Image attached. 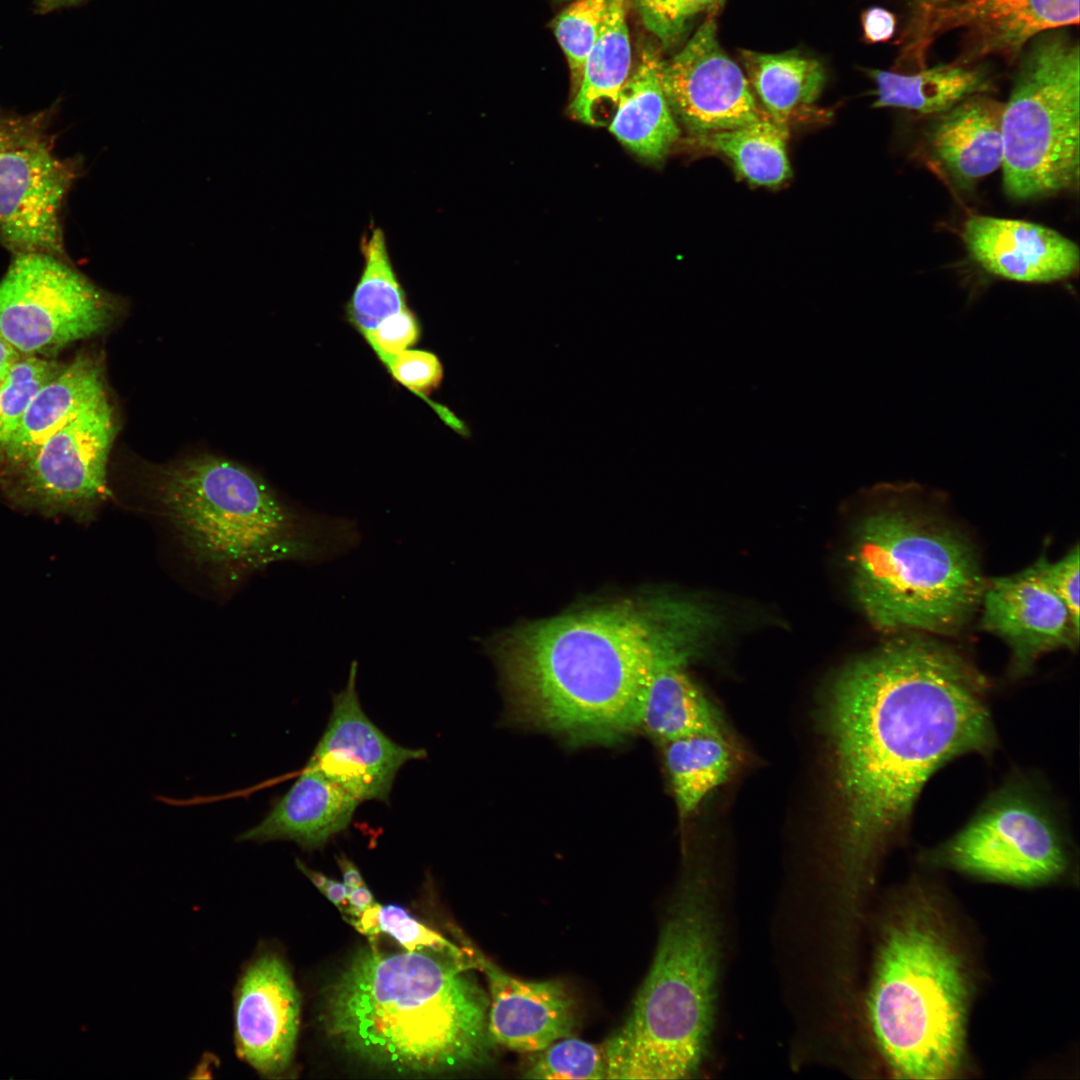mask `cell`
<instances>
[{"label":"cell","mask_w":1080,"mask_h":1080,"mask_svg":"<svg viewBox=\"0 0 1080 1080\" xmlns=\"http://www.w3.org/2000/svg\"><path fill=\"white\" fill-rule=\"evenodd\" d=\"M360 803L319 771L305 767L290 789L240 841H292L305 850L323 848L346 831Z\"/></svg>","instance_id":"21"},{"label":"cell","mask_w":1080,"mask_h":1080,"mask_svg":"<svg viewBox=\"0 0 1080 1080\" xmlns=\"http://www.w3.org/2000/svg\"><path fill=\"white\" fill-rule=\"evenodd\" d=\"M357 666L351 663L346 685L333 696L327 727L306 766L359 803L388 802L400 768L424 759L427 752L394 742L365 714L356 690Z\"/></svg>","instance_id":"14"},{"label":"cell","mask_w":1080,"mask_h":1080,"mask_svg":"<svg viewBox=\"0 0 1080 1080\" xmlns=\"http://www.w3.org/2000/svg\"><path fill=\"white\" fill-rule=\"evenodd\" d=\"M718 627L700 604L648 596L524 625L490 649L522 716L575 741L611 742L639 728L654 674L688 664Z\"/></svg>","instance_id":"2"},{"label":"cell","mask_w":1080,"mask_h":1080,"mask_svg":"<svg viewBox=\"0 0 1080 1080\" xmlns=\"http://www.w3.org/2000/svg\"><path fill=\"white\" fill-rule=\"evenodd\" d=\"M661 60L653 47L641 48L608 127L625 147L648 162L662 161L680 136L660 82Z\"/></svg>","instance_id":"23"},{"label":"cell","mask_w":1080,"mask_h":1080,"mask_svg":"<svg viewBox=\"0 0 1080 1080\" xmlns=\"http://www.w3.org/2000/svg\"><path fill=\"white\" fill-rule=\"evenodd\" d=\"M863 37L866 42L888 41L894 34L896 18L893 13L882 7H870L861 15Z\"/></svg>","instance_id":"39"},{"label":"cell","mask_w":1080,"mask_h":1080,"mask_svg":"<svg viewBox=\"0 0 1080 1080\" xmlns=\"http://www.w3.org/2000/svg\"><path fill=\"white\" fill-rule=\"evenodd\" d=\"M725 0H673L677 23L683 31L686 23L694 16L713 12L718 9Z\"/></svg>","instance_id":"40"},{"label":"cell","mask_w":1080,"mask_h":1080,"mask_svg":"<svg viewBox=\"0 0 1080 1080\" xmlns=\"http://www.w3.org/2000/svg\"><path fill=\"white\" fill-rule=\"evenodd\" d=\"M635 4L646 28L663 44L673 43L682 33L673 0H635Z\"/></svg>","instance_id":"38"},{"label":"cell","mask_w":1080,"mask_h":1080,"mask_svg":"<svg viewBox=\"0 0 1080 1080\" xmlns=\"http://www.w3.org/2000/svg\"><path fill=\"white\" fill-rule=\"evenodd\" d=\"M149 498L188 557L216 581L236 583L282 561L309 565L358 547L355 520L285 502L259 475L198 455L152 468Z\"/></svg>","instance_id":"4"},{"label":"cell","mask_w":1080,"mask_h":1080,"mask_svg":"<svg viewBox=\"0 0 1080 1080\" xmlns=\"http://www.w3.org/2000/svg\"><path fill=\"white\" fill-rule=\"evenodd\" d=\"M21 355L13 346L0 337V382Z\"/></svg>","instance_id":"44"},{"label":"cell","mask_w":1080,"mask_h":1080,"mask_svg":"<svg viewBox=\"0 0 1080 1080\" xmlns=\"http://www.w3.org/2000/svg\"><path fill=\"white\" fill-rule=\"evenodd\" d=\"M659 76L674 117L692 137L769 118L742 69L720 45L713 17L672 58L661 60Z\"/></svg>","instance_id":"13"},{"label":"cell","mask_w":1080,"mask_h":1080,"mask_svg":"<svg viewBox=\"0 0 1080 1080\" xmlns=\"http://www.w3.org/2000/svg\"><path fill=\"white\" fill-rule=\"evenodd\" d=\"M348 920H351V925L361 934L374 937L384 933L407 951L428 950L457 960L472 961L467 947H458L396 905L382 906L375 903L359 917Z\"/></svg>","instance_id":"31"},{"label":"cell","mask_w":1080,"mask_h":1080,"mask_svg":"<svg viewBox=\"0 0 1080 1080\" xmlns=\"http://www.w3.org/2000/svg\"><path fill=\"white\" fill-rule=\"evenodd\" d=\"M685 666L659 669L643 698L639 728L661 744L695 734H724L718 712Z\"/></svg>","instance_id":"26"},{"label":"cell","mask_w":1080,"mask_h":1080,"mask_svg":"<svg viewBox=\"0 0 1080 1080\" xmlns=\"http://www.w3.org/2000/svg\"><path fill=\"white\" fill-rule=\"evenodd\" d=\"M748 82L768 117L779 124L808 118L826 83L822 63L797 50L762 53L742 49Z\"/></svg>","instance_id":"24"},{"label":"cell","mask_w":1080,"mask_h":1080,"mask_svg":"<svg viewBox=\"0 0 1080 1080\" xmlns=\"http://www.w3.org/2000/svg\"><path fill=\"white\" fill-rule=\"evenodd\" d=\"M850 560L857 603L884 632L956 631L979 605L985 586L964 540L904 510L865 518Z\"/></svg>","instance_id":"7"},{"label":"cell","mask_w":1080,"mask_h":1080,"mask_svg":"<svg viewBox=\"0 0 1080 1080\" xmlns=\"http://www.w3.org/2000/svg\"><path fill=\"white\" fill-rule=\"evenodd\" d=\"M969 983L936 912L905 905L884 926L867 994L875 1043L899 1078L951 1077L962 1063Z\"/></svg>","instance_id":"6"},{"label":"cell","mask_w":1080,"mask_h":1080,"mask_svg":"<svg viewBox=\"0 0 1080 1080\" xmlns=\"http://www.w3.org/2000/svg\"><path fill=\"white\" fill-rule=\"evenodd\" d=\"M116 424L106 397L50 436L25 461L0 473V490L19 509L91 521L108 496L107 461Z\"/></svg>","instance_id":"12"},{"label":"cell","mask_w":1080,"mask_h":1080,"mask_svg":"<svg viewBox=\"0 0 1080 1080\" xmlns=\"http://www.w3.org/2000/svg\"><path fill=\"white\" fill-rule=\"evenodd\" d=\"M300 999L280 956L262 951L243 969L234 996L238 1056L264 1077L287 1072L294 1057Z\"/></svg>","instance_id":"15"},{"label":"cell","mask_w":1080,"mask_h":1080,"mask_svg":"<svg viewBox=\"0 0 1080 1080\" xmlns=\"http://www.w3.org/2000/svg\"><path fill=\"white\" fill-rule=\"evenodd\" d=\"M319 891L336 905L340 911H343L347 904L349 892V888L344 883L329 878L325 886Z\"/></svg>","instance_id":"43"},{"label":"cell","mask_w":1080,"mask_h":1080,"mask_svg":"<svg viewBox=\"0 0 1080 1080\" xmlns=\"http://www.w3.org/2000/svg\"><path fill=\"white\" fill-rule=\"evenodd\" d=\"M1003 103L978 94L936 115L926 128L922 152L927 165L961 192L971 191L1002 166Z\"/></svg>","instance_id":"19"},{"label":"cell","mask_w":1080,"mask_h":1080,"mask_svg":"<svg viewBox=\"0 0 1080 1080\" xmlns=\"http://www.w3.org/2000/svg\"><path fill=\"white\" fill-rule=\"evenodd\" d=\"M719 932L712 880L705 870L689 873L628 1017L602 1044L607 1079L676 1080L697 1072L714 1024Z\"/></svg>","instance_id":"5"},{"label":"cell","mask_w":1080,"mask_h":1080,"mask_svg":"<svg viewBox=\"0 0 1080 1080\" xmlns=\"http://www.w3.org/2000/svg\"><path fill=\"white\" fill-rule=\"evenodd\" d=\"M63 365L41 356L21 355L0 382V451L19 426L37 392Z\"/></svg>","instance_id":"33"},{"label":"cell","mask_w":1080,"mask_h":1080,"mask_svg":"<svg viewBox=\"0 0 1080 1080\" xmlns=\"http://www.w3.org/2000/svg\"><path fill=\"white\" fill-rule=\"evenodd\" d=\"M467 949L488 982V1028L495 1044L532 1054L573 1034L576 1005L561 981L517 978L479 950Z\"/></svg>","instance_id":"17"},{"label":"cell","mask_w":1080,"mask_h":1080,"mask_svg":"<svg viewBox=\"0 0 1080 1080\" xmlns=\"http://www.w3.org/2000/svg\"><path fill=\"white\" fill-rule=\"evenodd\" d=\"M364 267L347 305V316L363 336L406 308L405 292L390 260L385 235L374 228L362 240Z\"/></svg>","instance_id":"30"},{"label":"cell","mask_w":1080,"mask_h":1080,"mask_svg":"<svg viewBox=\"0 0 1080 1080\" xmlns=\"http://www.w3.org/2000/svg\"><path fill=\"white\" fill-rule=\"evenodd\" d=\"M867 73L876 85L874 108H901L925 115H939L991 89L988 72L966 64H944L910 74L879 69Z\"/></svg>","instance_id":"25"},{"label":"cell","mask_w":1080,"mask_h":1080,"mask_svg":"<svg viewBox=\"0 0 1080 1080\" xmlns=\"http://www.w3.org/2000/svg\"><path fill=\"white\" fill-rule=\"evenodd\" d=\"M789 127L770 118L729 130L692 137L697 146L724 156L748 183L778 187L791 176L787 154Z\"/></svg>","instance_id":"28"},{"label":"cell","mask_w":1080,"mask_h":1080,"mask_svg":"<svg viewBox=\"0 0 1080 1080\" xmlns=\"http://www.w3.org/2000/svg\"><path fill=\"white\" fill-rule=\"evenodd\" d=\"M961 238L970 258L986 273L1003 280L1050 284L1078 272L1077 244L1038 223L972 215L962 226Z\"/></svg>","instance_id":"18"},{"label":"cell","mask_w":1080,"mask_h":1080,"mask_svg":"<svg viewBox=\"0 0 1080 1080\" xmlns=\"http://www.w3.org/2000/svg\"><path fill=\"white\" fill-rule=\"evenodd\" d=\"M420 335L419 321L408 307L384 319L363 338L383 363L416 344Z\"/></svg>","instance_id":"36"},{"label":"cell","mask_w":1080,"mask_h":1080,"mask_svg":"<svg viewBox=\"0 0 1080 1080\" xmlns=\"http://www.w3.org/2000/svg\"><path fill=\"white\" fill-rule=\"evenodd\" d=\"M1040 571L1067 606L1073 623L1079 629V547L1076 545L1063 558L1049 562L1045 558L1037 561Z\"/></svg>","instance_id":"37"},{"label":"cell","mask_w":1080,"mask_h":1080,"mask_svg":"<svg viewBox=\"0 0 1080 1080\" xmlns=\"http://www.w3.org/2000/svg\"><path fill=\"white\" fill-rule=\"evenodd\" d=\"M391 376L411 392L429 403L440 417L457 433L469 435L467 425L449 409L428 400L427 395L437 389L443 378L439 358L425 350H404L383 362Z\"/></svg>","instance_id":"35"},{"label":"cell","mask_w":1080,"mask_h":1080,"mask_svg":"<svg viewBox=\"0 0 1080 1080\" xmlns=\"http://www.w3.org/2000/svg\"><path fill=\"white\" fill-rule=\"evenodd\" d=\"M106 397L101 361L87 352L78 354L32 399L19 426L0 451V473L25 461L50 436Z\"/></svg>","instance_id":"22"},{"label":"cell","mask_w":1080,"mask_h":1080,"mask_svg":"<svg viewBox=\"0 0 1080 1080\" xmlns=\"http://www.w3.org/2000/svg\"><path fill=\"white\" fill-rule=\"evenodd\" d=\"M984 676L956 651L901 636L848 664L825 704L837 804L841 904L854 913L878 863L901 842L930 777L990 755L997 736Z\"/></svg>","instance_id":"1"},{"label":"cell","mask_w":1080,"mask_h":1080,"mask_svg":"<svg viewBox=\"0 0 1080 1080\" xmlns=\"http://www.w3.org/2000/svg\"><path fill=\"white\" fill-rule=\"evenodd\" d=\"M1080 54L1063 33H1042L1026 51L1003 104V189L1015 201L1077 190Z\"/></svg>","instance_id":"8"},{"label":"cell","mask_w":1080,"mask_h":1080,"mask_svg":"<svg viewBox=\"0 0 1080 1080\" xmlns=\"http://www.w3.org/2000/svg\"><path fill=\"white\" fill-rule=\"evenodd\" d=\"M930 18V32L964 28L973 55L1014 56L1046 31L1077 25L1079 0H937Z\"/></svg>","instance_id":"20"},{"label":"cell","mask_w":1080,"mask_h":1080,"mask_svg":"<svg viewBox=\"0 0 1080 1080\" xmlns=\"http://www.w3.org/2000/svg\"><path fill=\"white\" fill-rule=\"evenodd\" d=\"M123 306L65 258L13 253L0 279V337L22 355L48 357L104 331Z\"/></svg>","instance_id":"10"},{"label":"cell","mask_w":1080,"mask_h":1080,"mask_svg":"<svg viewBox=\"0 0 1080 1080\" xmlns=\"http://www.w3.org/2000/svg\"><path fill=\"white\" fill-rule=\"evenodd\" d=\"M527 1079H607L601 1045L567 1036L532 1053L522 1071Z\"/></svg>","instance_id":"32"},{"label":"cell","mask_w":1080,"mask_h":1080,"mask_svg":"<svg viewBox=\"0 0 1080 1080\" xmlns=\"http://www.w3.org/2000/svg\"><path fill=\"white\" fill-rule=\"evenodd\" d=\"M48 122V112L11 115L0 138V240L66 259L62 209L82 167L56 153Z\"/></svg>","instance_id":"11"},{"label":"cell","mask_w":1080,"mask_h":1080,"mask_svg":"<svg viewBox=\"0 0 1080 1080\" xmlns=\"http://www.w3.org/2000/svg\"><path fill=\"white\" fill-rule=\"evenodd\" d=\"M81 0H37L36 9L39 13H49L53 10L75 4Z\"/></svg>","instance_id":"45"},{"label":"cell","mask_w":1080,"mask_h":1080,"mask_svg":"<svg viewBox=\"0 0 1080 1080\" xmlns=\"http://www.w3.org/2000/svg\"><path fill=\"white\" fill-rule=\"evenodd\" d=\"M433 951L358 953L326 992L329 1035L357 1058L400 1074L433 1075L485 1063L493 1041L489 996L473 961Z\"/></svg>","instance_id":"3"},{"label":"cell","mask_w":1080,"mask_h":1080,"mask_svg":"<svg viewBox=\"0 0 1080 1080\" xmlns=\"http://www.w3.org/2000/svg\"><path fill=\"white\" fill-rule=\"evenodd\" d=\"M11 115L0 112V138L2 137L5 128L10 120Z\"/></svg>","instance_id":"46"},{"label":"cell","mask_w":1080,"mask_h":1080,"mask_svg":"<svg viewBox=\"0 0 1080 1080\" xmlns=\"http://www.w3.org/2000/svg\"><path fill=\"white\" fill-rule=\"evenodd\" d=\"M663 745L676 806L685 819L727 781L733 754L724 734H695Z\"/></svg>","instance_id":"29"},{"label":"cell","mask_w":1080,"mask_h":1080,"mask_svg":"<svg viewBox=\"0 0 1080 1080\" xmlns=\"http://www.w3.org/2000/svg\"><path fill=\"white\" fill-rule=\"evenodd\" d=\"M983 626L1007 642L1015 674L1026 673L1042 654L1074 648L1079 629L1064 602L1044 579L1037 562L985 584Z\"/></svg>","instance_id":"16"},{"label":"cell","mask_w":1080,"mask_h":1080,"mask_svg":"<svg viewBox=\"0 0 1080 1080\" xmlns=\"http://www.w3.org/2000/svg\"><path fill=\"white\" fill-rule=\"evenodd\" d=\"M608 9V0H574L553 21L555 37L566 57L573 93L594 46Z\"/></svg>","instance_id":"34"},{"label":"cell","mask_w":1080,"mask_h":1080,"mask_svg":"<svg viewBox=\"0 0 1080 1080\" xmlns=\"http://www.w3.org/2000/svg\"><path fill=\"white\" fill-rule=\"evenodd\" d=\"M336 861L342 874L343 883L349 889L365 884L359 869L349 858L345 855H340L336 857Z\"/></svg>","instance_id":"42"},{"label":"cell","mask_w":1080,"mask_h":1080,"mask_svg":"<svg viewBox=\"0 0 1080 1080\" xmlns=\"http://www.w3.org/2000/svg\"><path fill=\"white\" fill-rule=\"evenodd\" d=\"M923 858L982 880L1037 886L1067 872L1071 847L1047 797L1030 779L1014 774L958 832Z\"/></svg>","instance_id":"9"},{"label":"cell","mask_w":1080,"mask_h":1080,"mask_svg":"<svg viewBox=\"0 0 1080 1080\" xmlns=\"http://www.w3.org/2000/svg\"><path fill=\"white\" fill-rule=\"evenodd\" d=\"M375 903L376 902L374 901L373 894L364 884L356 888L349 889L347 896V904L342 912L348 914L350 918H357Z\"/></svg>","instance_id":"41"},{"label":"cell","mask_w":1080,"mask_h":1080,"mask_svg":"<svg viewBox=\"0 0 1080 1080\" xmlns=\"http://www.w3.org/2000/svg\"><path fill=\"white\" fill-rule=\"evenodd\" d=\"M628 0H608L600 34L585 62L582 79L573 93L570 114L589 124H600L598 111L614 107L633 65L627 23Z\"/></svg>","instance_id":"27"}]
</instances>
